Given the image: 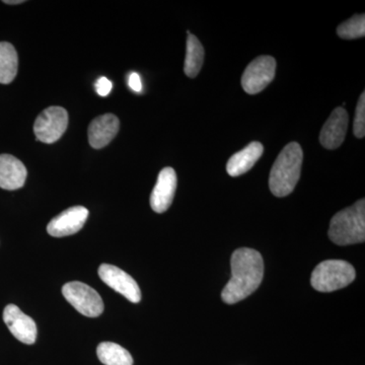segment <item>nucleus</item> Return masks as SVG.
Returning a JSON list of instances; mask_svg holds the SVG:
<instances>
[{
    "label": "nucleus",
    "instance_id": "obj_1",
    "mask_svg": "<svg viewBox=\"0 0 365 365\" xmlns=\"http://www.w3.org/2000/svg\"><path fill=\"white\" fill-rule=\"evenodd\" d=\"M232 278L223 288L222 299L235 304L250 297L260 287L264 277V261L256 250H235L230 260Z\"/></svg>",
    "mask_w": 365,
    "mask_h": 365
},
{
    "label": "nucleus",
    "instance_id": "obj_2",
    "mask_svg": "<svg viewBox=\"0 0 365 365\" xmlns=\"http://www.w3.org/2000/svg\"><path fill=\"white\" fill-rule=\"evenodd\" d=\"M302 158L304 153L299 143H292L283 148L269 178V187L273 195L285 197L292 193L300 178Z\"/></svg>",
    "mask_w": 365,
    "mask_h": 365
},
{
    "label": "nucleus",
    "instance_id": "obj_3",
    "mask_svg": "<svg viewBox=\"0 0 365 365\" xmlns=\"http://www.w3.org/2000/svg\"><path fill=\"white\" fill-rule=\"evenodd\" d=\"M329 237L338 246L365 241V200L360 199L350 207L336 213L331 220Z\"/></svg>",
    "mask_w": 365,
    "mask_h": 365
},
{
    "label": "nucleus",
    "instance_id": "obj_4",
    "mask_svg": "<svg viewBox=\"0 0 365 365\" xmlns=\"http://www.w3.org/2000/svg\"><path fill=\"white\" fill-rule=\"evenodd\" d=\"M355 269L343 260H327L319 263L312 273V287L319 292H332L344 288L355 279Z\"/></svg>",
    "mask_w": 365,
    "mask_h": 365
},
{
    "label": "nucleus",
    "instance_id": "obj_5",
    "mask_svg": "<svg viewBox=\"0 0 365 365\" xmlns=\"http://www.w3.org/2000/svg\"><path fill=\"white\" fill-rule=\"evenodd\" d=\"M62 294L78 313L90 318L101 316L104 312L102 297L93 288L79 281L66 283L62 287Z\"/></svg>",
    "mask_w": 365,
    "mask_h": 365
},
{
    "label": "nucleus",
    "instance_id": "obj_6",
    "mask_svg": "<svg viewBox=\"0 0 365 365\" xmlns=\"http://www.w3.org/2000/svg\"><path fill=\"white\" fill-rule=\"evenodd\" d=\"M68 126V113L64 108L50 107L41 113L34 124L36 138L41 143H56Z\"/></svg>",
    "mask_w": 365,
    "mask_h": 365
},
{
    "label": "nucleus",
    "instance_id": "obj_7",
    "mask_svg": "<svg viewBox=\"0 0 365 365\" xmlns=\"http://www.w3.org/2000/svg\"><path fill=\"white\" fill-rule=\"evenodd\" d=\"M276 60L271 56H260L247 66L242 74V86L249 95H256L267 88L275 76Z\"/></svg>",
    "mask_w": 365,
    "mask_h": 365
},
{
    "label": "nucleus",
    "instance_id": "obj_8",
    "mask_svg": "<svg viewBox=\"0 0 365 365\" xmlns=\"http://www.w3.org/2000/svg\"><path fill=\"white\" fill-rule=\"evenodd\" d=\"M98 276L108 287L126 297L129 302L138 304L141 292L136 281L129 274L109 264H102L98 268Z\"/></svg>",
    "mask_w": 365,
    "mask_h": 365
},
{
    "label": "nucleus",
    "instance_id": "obj_9",
    "mask_svg": "<svg viewBox=\"0 0 365 365\" xmlns=\"http://www.w3.org/2000/svg\"><path fill=\"white\" fill-rule=\"evenodd\" d=\"M88 217V210L83 206H73L53 218L47 227L48 234L55 237H67L78 232Z\"/></svg>",
    "mask_w": 365,
    "mask_h": 365
},
{
    "label": "nucleus",
    "instance_id": "obj_10",
    "mask_svg": "<svg viewBox=\"0 0 365 365\" xmlns=\"http://www.w3.org/2000/svg\"><path fill=\"white\" fill-rule=\"evenodd\" d=\"M4 321L14 337L25 344L32 345L37 339V326L14 304H9L4 311Z\"/></svg>",
    "mask_w": 365,
    "mask_h": 365
},
{
    "label": "nucleus",
    "instance_id": "obj_11",
    "mask_svg": "<svg viewBox=\"0 0 365 365\" xmlns=\"http://www.w3.org/2000/svg\"><path fill=\"white\" fill-rule=\"evenodd\" d=\"M177 189V174L172 168H165L158 175L157 184L150 195V206L157 213L170 208Z\"/></svg>",
    "mask_w": 365,
    "mask_h": 365
},
{
    "label": "nucleus",
    "instance_id": "obj_12",
    "mask_svg": "<svg viewBox=\"0 0 365 365\" xmlns=\"http://www.w3.org/2000/svg\"><path fill=\"white\" fill-rule=\"evenodd\" d=\"M348 121L349 118L346 110L336 108L319 134V143L322 145L327 150H336L339 148L345 139Z\"/></svg>",
    "mask_w": 365,
    "mask_h": 365
},
{
    "label": "nucleus",
    "instance_id": "obj_13",
    "mask_svg": "<svg viewBox=\"0 0 365 365\" xmlns=\"http://www.w3.org/2000/svg\"><path fill=\"white\" fill-rule=\"evenodd\" d=\"M120 128L119 119L115 115L105 114L96 118L88 127V141L96 150L105 148L117 135Z\"/></svg>",
    "mask_w": 365,
    "mask_h": 365
},
{
    "label": "nucleus",
    "instance_id": "obj_14",
    "mask_svg": "<svg viewBox=\"0 0 365 365\" xmlns=\"http://www.w3.org/2000/svg\"><path fill=\"white\" fill-rule=\"evenodd\" d=\"M26 169L19 158L11 155H0V188L18 190L25 185Z\"/></svg>",
    "mask_w": 365,
    "mask_h": 365
},
{
    "label": "nucleus",
    "instance_id": "obj_15",
    "mask_svg": "<svg viewBox=\"0 0 365 365\" xmlns=\"http://www.w3.org/2000/svg\"><path fill=\"white\" fill-rule=\"evenodd\" d=\"M263 145L258 141L250 143L244 150L235 153L228 160L227 165V174L232 177H239L246 174L255 163L258 162L259 158L263 155Z\"/></svg>",
    "mask_w": 365,
    "mask_h": 365
},
{
    "label": "nucleus",
    "instance_id": "obj_16",
    "mask_svg": "<svg viewBox=\"0 0 365 365\" xmlns=\"http://www.w3.org/2000/svg\"><path fill=\"white\" fill-rule=\"evenodd\" d=\"M19 57L11 43L0 42V83L9 85L18 73Z\"/></svg>",
    "mask_w": 365,
    "mask_h": 365
},
{
    "label": "nucleus",
    "instance_id": "obj_17",
    "mask_svg": "<svg viewBox=\"0 0 365 365\" xmlns=\"http://www.w3.org/2000/svg\"><path fill=\"white\" fill-rule=\"evenodd\" d=\"M204 62V48L200 41L194 35H188L187 39L186 58H185L184 71L188 78H194L198 76Z\"/></svg>",
    "mask_w": 365,
    "mask_h": 365
},
{
    "label": "nucleus",
    "instance_id": "obj_18",
    "mask_svg": "<svg viewBox=\"0 0 365 365\" xmlns=\"http://www.w3.org/2000/svg\"><path fill=\"white\" fill-rule=\"evenodd\" d=\"M98 359L105 365H133L130 353L122 346L103 342L97 348Z\"/></svg>",
    "mask_w": 365,
    "mask_h": 365
},
{
    "label": "nucleus",
    "instance_id": "obj_19",
    "mask_svg": "<svg viewBox=\"0 0 365 365\" xmlns=\"http://www.w3.org/2000/svg\"><path fill=\"white\" fill-rule=\"evenodd\" d=\"M337 34L345 40L359 39L365 35V16L356 14L349 20L345 21L337 28Z\"/></svg>",
    "mask_w": 365,
    "mask_h": 365
},
{
    "label": "nucleus",
    "instance_id": "obj_20",
    "mask_svg": "<svg viewBox=\"0 0 365 365\" xmlns=\"http://www.w3.org/2000/svg\"><path fill=\"white\" fill-rule=\"evenodd\" d=\"M353 131L357 138H364L365 135V95L364 93L360 96L359 104H357L356 112H355L354 124Z\"/></svg>",
    "mask_w": 365,
    "mask_h": 365
},
{
    "label": "nucleus",
    "instance_id": "obj_21",
    "mask_svg": "<svg viewBox=\"0 0 365 365\" xmlns=\"http://www.w3.org/2000/svg\"><path fill=\"white\" fill-rule=\"evenodd\" d=\"M113 85L111 81H109L107 78H98L95 83V88L97 91L98 95L101 97H107L110 93H111Z\"/></svg>",
    "mask_w": 365,
    "mask_h": 365
},
{
    "label": "nucleus",
    "instance_id": "obj_22",
    "mask_svg": "<svg viewBox=\"0 0 365 365\" xmlns=\"http://www.w3.org/2000/svg\"><path fill=\"white\" fill-rule=\"evenodd\" d=\"M128 83L131 90L135 91V93H141V91H143V83H141L140 76L136 72H132L130 76H129Z\"/></svg>",
    "mask_w": 365,
    "mask_h": 365
},
{
    "label": "nucleus",
    "instance_id": "obj_23",
    "mask_svg": "<svg viewBox=\"0 0 365 365\" xmlns=\"http://www.w3.org/2000/svg\"><path fill=\"white\" fill-rule=\"evenodd\" d=\"M4 4H24V0H4Z\"/></svg>",
    "mask_w": 365,
    "mask_h": 365
}]
</instances>
